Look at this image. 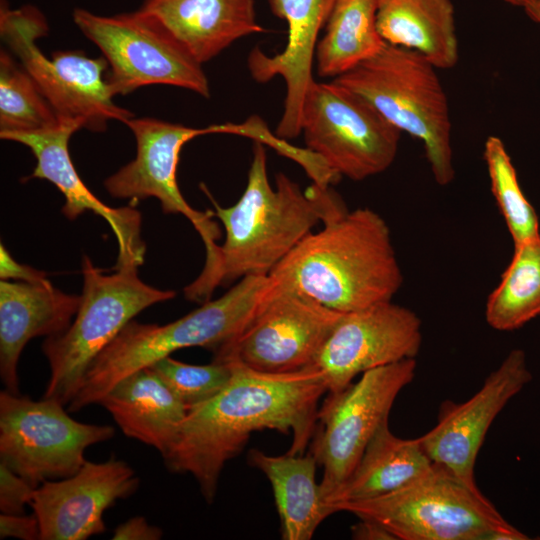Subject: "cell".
<instances>
[{
  "mask_svg": "<svg viewBox=\"0 0 540 540\" xmlns=\"http://www.w3.org/2000/svg\"><path fill=\"white\" fill-rule=\"evenodd\" d=\"M230 363L228 384L188 409L174 444L162 456L171 472L194 477L208 504L214 501L225 464L242 451L253 432L291 434L287 453L303 454L317 422L319 400L327 392L315 366L270 374Z\"/></svg>",
  "mask_w": 540,
  "mask_h": 540,
  "instance_id": "cell-1",
  "label": "cell"
},
{
  "mask_svg": "<svg viewBox=\"0 0 540 540\" xmlns=\"http://www.w3.org/2000/svg\"><path fill=\"white\" fill-rule=\"evenodd\" d=\"M322 222L269 273L276 288L343 313L392 301L403 275L386 221L340 202Z\"/></svg>",
  "mask_w": 540,
  "mask_h": 540,
  "instance_id": "cell-2",
  "label": "cell"
},
{
  "mask_svg": "<svg viewBox=\"0 0 540 540\" xmlns=\"http://www.w3.org/2000/svg\"><path fill=\"white\" fill-rule=\"evenodd\" d=\"M267 176L264 144L254 141L247 184L239 200L221 207L203 187L225 230L217 266L209 279L185 296L204 303L219 286L269 273L323 220L337 196L330 186L312 184L304 192L284 173Z\"/></svg>",
  "mask_w": 540,
  "mask_h": 540,
  "instance_id": "cell-3",
  "label": "cell"
},
{
  "mask_svg": "<svg viewBox=\"0 0 540 540\" xmlns=\"http://www.w3.org/2000/svg\"><path fill=\"white\" fill-rule=\"evenodd\" d=\"M272 291L269 275H250L168 324L131 320L91 363L68 411L99 404L121 379L177 350L203 347L216 352L246 327Z\"/></svg>",
  "mask_w": 540,
  "mask_h": 540,
  "instance_id": "cell-4",
  "label": "cell"
},
{
  "mask_svg": "<svg viewBox=\"0 0 540 540\" xmlns=\"http://www.w3.org/2000/svg\"><path fill=\"white\" fill-rule=\"evenodd\" d=\"M436 69L420 53L386 43L333 80L369 102L400 132L420 140L436 183L446 186L455 176L451 121Z\"/></svg>",
  "mask_w": 540,
  "mask_h": 540,
  "instance_id": "cell-5",
  "label": "cell"
},
{
  "mask_svg": "<svg viewBox=\"0 0 540 540\" xmlns=\"http://www.w3.org/2000/svg\"><path fill=\"white\" fill-rule=\"evenodd\" d=\"M137 269L128 265L104 274L87 255L83 256L78 311L64 332L47 337L42 345L50 368L43 397L68 405L91 363L123 328L144 309L175 297L172 290L143 282Z\"/></svg>",
  "mask_w": 540,
  "mask_h": 540,
  "instance_id": "cell-6",
  "label": "cell"
},
{
  "mask_svg": "<svg viewBox=\"0 0 540 540\" xmlns=\"http://www.w3.org/2000/svg\"><path fill=\"white\" fill-rule=\"evenodd\" d=\"M48 31L47 19L36 6L11 9L7 0H1V39L34 78L60 122H76L81 129L104 132L109 121L125 124L133 118L131 111L113 101L105 57L91 58L81 50H60L49 59L37 45Z\"/></svg>",
  "mask_w": 540,
  "mask_h": 540,
  "instance_id": "cell-7",
  "label": "cell"
},
{
  "mask_svg": "<svg viewBox=\"0 0 540 540\" xmlns=\"http://www.w3.org/2000/svg\"><path fill=\"white\" fill-rule=\"evenodd\" d=\"M375 520L396 540H484L509 524L479 489L434 464L419 478L389 494L328 506Z\"/></svg>",
  "mask_w": 540,
  "mask_h": 540,
  "instance_id": "cell-8",
  "label": "cell"
},
{
  "mask_svg": "<svg viewBox=\"0 0 540 540\" xmlns=\"http://www.w3.org/2000/svg\"><path fill=\"white\" fill-rule=\"evenodd\" d=\"M73 21L108 62L114 96L149 85H170L210 96L202 64L155 16L142 10L103 16L76 8Z\"/></svg>",
  "mask_w": 540,
  "mask_h": 540,
  "instance_id": "cell-9",
  "label": "cell"
},
{
  "mask_svg": "<svg viewBox=\"0 0 540 540\" xmlns=\"http://www.w3.org/2000/svg\"><path fill=\"white\" fill-rule=\"evenodd\" d=\"M125 124L136 139L135 158L104 181L107 192L118 199L156 198L165 214H181L199 233L205 247V264L195 279L204 283L215 270L221 237L214 213L192 208L184 199L176 178L182 147L195 137L211 133H229L251 137V120L241 124H214L205 128L187 127L152 117L131 118Z\"/></svg>",
  "mask_w": 540,
  "mask_h": 540,
  "instance_id": "cell-10",
  "label": "cell"
},
{
  "mask_svg": "<svg viewBox=\"0 0 540 540\" xmlns=\"http://www.w3.org/2000/svg\"><path fill=\"white\" fill-rule=\"evenodd\" d=\"M301 133L307 149L336 174L354 181L387 170L401 135L369 102L334 80L310 85Z\"/></svg>",
  "mask_w": 540,
  "mask_h": 540,
  "instance_id": "cell-11",
  "label": "cell"
},
{
  "mask_svg": "<svg viewBox=\"0 0 540 540\" xmlns=\"http://www.w3.org/2000/svg\"><path fill=\"white\" fill-rule=\"evenodd\" d=\"M114 433L110 425L76 421L55 399L0 392V462L36 488L74 475L85 450Z\"/></svg>",
  "mask_w": 540,
  "mask_h": 540,
  "instance_id": "cell-12",
  "label": "cell"
},
{
  "mask_svg": "<svg viewBox=\"0 0 540 540\" xmlns=\"http://www.w3.org/2000/svg\"><path fill=\"white\" fill-rule=\"evenodd\" d=\"M415 358L377 367L337 394H328L318 410L320 431L312 448L323 474L325 500L351 475L368 443L389 413L401 390L415 378Z\"/></svg>",
  "mask_w": 540,
  "mask_h": 540,
  "instance_id": "cell-13",
  "label": "cell"
},
{
  "mask_svg": "<svg viewBox=\"0 0 540 540\" xmlns=\"http://www.w3.org/2000/svg\"><path fill=\"white\" fill-rule=\"evenodd\" d=\"M273 285L272 294L255 316L234 339L214 352L213 360L236 362L270 374L297 372L314 365L345 313Z\"/></svg>",
  "mask_w": 540,
  "mask_h": 540,
  "instance_id": "cell-14",
  "label": "cell"
},
{
  "mask_svg": "<svg viewBox=\"0 0 540 540\" xmlns=\"http://www.w3.org/2000/svg\"><path fill=\"white\" fill-rule=\"evenodd\" d=\"M422 344L421 320L392 301L343 315L313 366L323 374L328 394L346 389L371 369L415 358Z\"/></svg>",
  "mask_w": 540,
  "mask_h": 540,
  "instance_id": "cell-15",
  "label": "cell"
},
{
  "mask_svg": "<svg viewBox=\"0 0 540 540\" xmlns=\"http://www.w3.org/2000/svg\"><path fill=\"white\" fill-rule=\"evenodd\" d=\"M523 350L514 349L467 401H445L436 425L419 441L432 463L439 464L473 489L474 467L485 436L506 404L530 381Z\"/></svg>",
  "mask_w": 540,
  "mask_h": 540,
  "instance_id": "cell-16",
  "label": "cell"
},
{
  "mask_svg": "<svg viewBox=\"0 0 540 540\" xmlns=\"http://www.w3.org/2000/svg\"><path fill=\"white\" fill-rule=\"evenodd\" d=\"M139 484L132 467L115 457L105 462L86 460L74 475L43 482L30 503L40 540H85L102 534L104 512L131 496Z\"/></svg>",
  "mask_w": 540,
  "mask_h": 540,
  "instance_id": "cell-17",
  "label": "cell"
},
{
  "mask_svg": "<svg viewBox=\"0 0 540 540\" xmlns=\"http://www.w3.org/2000/svg\"><path fill=\"white\" fill-rule=\"evenodd\" d=\"M80 129L76 122H60L50 129L0 133V137L21 143L31 150L36 166L25 179H44L54 184L65 198L61 211L66 218L75 220L91 211L109 224L118 246L114 269L128 265L139 267L144 262L146 252L141 236V213L129 206L110 207L85 185L69 152V140Z\"/></svg>",
  "mask_w": 540,
  "mask_h": 540,
  "instance_id": "cell-18",
  "label": "cell"
},
{
  "mask_svg": "<svg viewBox=\"0 0 540 540\" xmlns=\"http://www.w3.org/2000/svg\"><path fill=\"white\" fill-rule=\"evenodd\" d=\"M272 12L288 25L284 50L269 56L258 47L248 56L252 78L266 83L276 76L284 79V110L276 135L291 139L301 133V115L307 91L314 81L312 67L320 30L326 25L335 0H269Z\"/></svg>",
  "mask_w": 540,
  "mask_h": 540,
  "instance_id": "cell-19",
  "label": "cell"
},
{
  "mask_svg": "<svg viewBox=\"0 0 540 540\" xmlns=\"http://www.w3.org/2000/svg\"><path fill=\"white\" fill-rule=\"evenodd\" d=\"M81 296L67 294L48 280L0 281V376L6 390L20 394L18 362L33 338L64 332L73 321Z\"/></svg>",
  "mask_w": 540,
  "mask_h": 540,
  "instance_id": "cell-20",
  "label": "cell"
},
{
  "mask_svg": "<svg viewBox=\"0 0 540 540\" xmlns=\"http://www.w3.org/2000/svg\"><path fill=\"white\" fill-rule=\"evenodd\" d=\"M155 16L201 64L236 40L259 33L254 0H144Z\"/></svg>",
  "mask_w": 540,
  "mask_h": 540,
  "instance_id": "cell-21",
  "label": "cell"
},
{
  "mask_svg": "<svg viewBox=\"0 0 540 540\" xmlns=\"http://www.w3.org/2000/svg\"><path fill=\"white\" fill-rule=\"evenodd\" d=\"M121 431L164 456L174 444L187 407L150 368L117 382L100 403Z\"/></svg>",
  "mask_w": 540,
  "mask_h": 540,
  "instance_id": "cell-22",
  "label": "cell"
},
{
  "mask_svg": "<svg viewBox=\"0 0 540 540\" xmlns=\"http://www.w3.org/2000/svg\"><path fill=\"white\" fill-rule=\"evenodd\" d=\"M376 25L386 43L420 53L437 69L458 61L451 0H377Z\"/></svg>",
  "mask_w": 540,
  "mask_h": 540,
  "instance_id": "cell-23",
  "label": "cell"
},
{
  "mask_svg": "<svg viewBox=\"0 0 540 540\" xmlns=\"http://www.w3.org/2000/svg\"><path fill=\"white\" fill-rule=\"evenodd\" d=\"M432 465L419 438L395 436L386 421L368 443L351 475L325 500V505L328 508L335 503L389 494L422 476Z\"/></svg>",
  "mask_w": 540,
  "mask_h": 540,
  "instance_id": "cell-24",
  "label": "cell"
},
{
  "mask_svg": "<svg viewBox=\"0 0 540 540\" xmlns=\"http://www.w3.org/2000/svg\"><path fill=\"white\" fill-rule=\"evenodd\" d=\"M248 461L271 483L281 520L282 538L310 540L319 525L331 515L315 479L318 463L314 455L286 453L273 456L252 449Z\"/></svg>",
  "mask_w": 540,
  "mask_h": 540,
  "instance_id": "cell-25",
  "label": "cell"
},
{
  "mask_svg": "<svg viewBox=\"0 0 540 540\" xmlns=\"http://www.w3.org/2000/svg\"><path fill=\"white\" fill-rule=\"evenodd\" d=\"M377 0H335L316 48L320 77L336 78L379 53L386 42L376 25Z\"/></svg>",
  "mask_w": 540,
  "mask_h": 540,
  "instance_id": "cell-26",
  "label": "cell"
},
{
  "mask_svg": "<svg viewBox=\"0 0 540 540\" xmlns=\"http://www.w3.org/2000/svg\"><path fill=\"white\" fill-rule=\"evenodd\" d=\"M540 315V235L514 245L513 257L486 301L485 318L512 331Z\"/></svg>",
  "mask_w": 540,
  "mask_h": 540,
  "instance_id": "cell-27",
  "label": "cell"
},
{
  "mask_svg": "<svg viewBox=\"0 0 540 540\" xmlns=\"http://www.w3.org/2000/svg\"><path fill=\"white\" fill-rule=\"evenodd\" d=\"M0 51V133L35 132L60 124L57 114L25 67Z\"/></svg>",
  "mask_w": 540,
  "mask_h": 540,
  "instance_id": "cell-28",
  "label": "cell"
},
{
  "mask_svg": "<svg viewBox=\"0 0 540 540\" xmlns=\"http://www.w3.org/2000/svg\"><path fill=\"white\" fill-rule=\"evenodd\" d=\"M484 159L492 194L514 245L540 235L537 213L524 195L511 157L497 136L486 139Z\"/></svg>",
  "mask_w": 540,
  "mask_h": 540,
  "instance_id": "cell-29",
  "label": "cell"
},
{
  "mask_svg": "<svg viewBox=\"0 0 540 540\" xmlns=\"http://www.w3.org/2000/svg\"><path fill=\"white\" fill-rule=\"evenodd\" d=\"M190 409L217 395L230 381L232 364L213 360L206 365L187 364L170 355L149 366Z\"/></svg>",
  "mask_w": 540,
  "mask_h": 540,
  "instance_id": "cell-30",
  "label": "cell"
},
{
  "mask_svg": "<svg viewBox=\"0 0 540 540\" xmlns=\"http://www.w3.org/2000/svg\"><path fill=\"white\" fill-rule=\"evenodd\" d=\"M36 487L0 462V511L3 514H25Z\"/></svg>",
  "mask_w": 540,
  "mask_h": 540,
  "instance_id": "cell-31",
  "label": "cell"
},
{
  "mask_svg": "<svg viewBox=\"0 0 540 540\" xmlns=\"http://www.w3.org/2000/svg\"><path fill=\"white\" fill-rule=\"evenodd\" d=\"M39 540L40 526L37 517L25 514H0V538Z\"/></svg>",
  "mask_w": 540,
  "mask_h": 540,
  "instance_id": "cell-32",
  "label": "cell"
},
{
  "mask_svg": "<svg viewBox=\"0 0 540 540\" xmlns=\"http://www.w3.org/2000/svg\"><path fill=\"white\" fill-rule=\"evenodd\" d=\"M0 278L1 280H18L28 283L48 281L44 271L17 262L1 243L0 245Z\"/></svg>",
  "mask_w": 540,
  "mask_h": 540,
  "instance_id": "cell-33",
  "label": "cell"
},
{
  "mask_svg": "<svg viewBox=\"0 0 540 540\" xmlns=\"http://www.w3.org/2000/svg\"><path fill=\"white\" fill-rule=\"evenodd\" d=\"M163 532L159 527L151 525L142 517L137 516L118 525L113 533L114 540H159Z\"/></svg>",
  "mask_w": 540,
  "mask_h": 540,
  "instance_id": "cell-34",
  "label": "cell"
},
{
  "mask_svg": "<svg viewBox=\"0 0 540 540\" xmlns=\"http://www.w3.org/2000/svg\"><path fill=\"white\" fill-rule=\"evenodd\" d=\"M351 536L357 540H396L385 526L367 518H359V522L351 527Z\"/></svg>",
  "mask_w": 540,
  "mask_h": 540,
  "instance_id": "cell-35",
  "label": "cell"
},
{
  "mask_svg": "<svg viewBox=\"0 0 540 540\" xmlns=\"http://www.w3.org/2000/svg\"><path fill=\"white\" fill-rule=\"evenodd\" d=\"M523 9L530 19L540 25V0L526 5Z\"/></svg>",
  "mask_w": 540,
  "mask_h": 540,
  "instance_id": "cell-36",
  "label": "cell"
},
{
  "mask_svg": "<svg viewBox=\"0 0 540 540\" xmlns=\"http://www.w3.org/2000/svg\"><path fill=\"white\" fill-rule=\"evenodd\" d=\"M508 4L514 5V6H520L524 8L526 5L536 1V0H502Z\"/></svg>",
  "mask_w": 540,
  "mask_h": 540,
  "instance_id": "cell-37",
  "label": "cell"
}]
</instances>
